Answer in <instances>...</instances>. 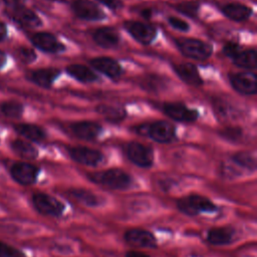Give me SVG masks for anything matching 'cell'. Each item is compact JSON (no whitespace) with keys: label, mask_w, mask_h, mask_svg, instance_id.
<instances>
[{"label":"cell","mask_w":257,"mask_h":257,"mask_svg":"<svg viewBox=\"0 0 257 257\" xmlns=\"http://www.w3.org/2000/svg\"><path fill=\"white\" fill-rule=\"evenodd\" d=\"M89 179L101 186L114 190H122L130 187L131 176L119 169H109L89 175Z\"/></svg>","instance_id":"obj_1"},{"label":"cell","mask_w":257,"mask_h":257,"mask_svg":"<svg viewBox=\"0 0 257 257\" xmlns=\"http://www.w3.org/2000/svg\"><path fill=\"white\" fill-rule=\"evenodd\" d=\"M177 206L180 211L190 216H195L203 212H214L217 209L210 199L200 195L183 197L178 201Z\"/></svg>","instance_id":"obj_2"},{"label":"cell","mask_w":257,"mask_h":257,"mask_svg":"<svg viewBox=\"0 0 257 257\" xmlns=\"http://www.w3.org/2000/svg\"><path fill=\"white\" fill-rule=\"evenodd\" d=\"M177 44L182 53L189 58L204 60L212 53V46L199 39L181 38L178 39Z\"/></svg>","instance_id":"obj_3"},{"label":"cell","mask_w":257,"mask_h":257,"mask_svg":"<svg viewBox=\"0 0 257 257\" xmlns=\"http://www.w3.org/2000/svg\"><path fill=\"white\" fill-rule=\"evenodd\" d=\"M125 153L127 158L137 166L142 168H149L153 165L154 155L152 150L140 143L132 142L126 146Z\"/></svg>","instance_id":"obj_4"},{"label":"cell","mask_w":257,"mask_h":257,"mask_svg":"<svg viewBox=\"0 0 257 257\" xmlns=\"http://www.w3.org/2000/svg\"><path fill=\"white\" fill-rule=\"evenodd\" d=\"M33 205L41 214L53 217L60 216L64 210V206L59 200L42 193L33 196Z\"/></svg>","instance_id":"obj_5"},{"label":"cell","mask_w":257,"mask_h":257,"mask_svg":"<svg viewBox=\"0 0 257 257\" xmlns=\"http://www.w3.org/2000/svg\"><path fill=\"white\" fill-rule=\"evenodd\" d=\"M124 26L125 29L131 33V35L143 44L151 43L156 37V29L147 23L138 21H126L124 23Z\"/></svg>","instance_id":"obj_6"},{"label":"cell","mask_w":257,"mask_h":257,"mask_svg":"<svg viewBox=\"0 0 257 257\" xmlns=\"http://www.w3.org/2000/svg\"><path fill=\"white\" fill-rule=\"evenodd\" d=\"M71 7L75 15L84 20H100L104 17L100 8L89 0H75Z\"/></svg>","instance_id":"obj_7"},{"label":"cell","mask_w":257,"mask_h":257,"mask_svg":"<svg viewBox=\"0 0 257 257\" xmlns=\"http://www.w3.org/2000/svg\"><path fill=\"white\" fill-rule=\"evenodd\" d=\"M124 239L128 244L139 248H154L157 245L155 236L144 229L135 228L126 231Z\"/></svg>","instance_id":"obj_8"},{"label":"cell","mask_w":257,"mask_h":257,"mask_svg":"<svg viewBox=\"0 0 257 257\" xmlns=\"http://www.w3.org/2000/svg\"><path fill=\"white\" fill-rule=\"evenodd\" d=\"M31 40L36 47L46 52L59 53L65 49V46L53 34L48 32L35 33Z\"/></svg>","instance_id":"obj_9"},{"label":"cell","mask_w":257,"mask_h":257,"mask_svg":"<svg viewBox=\"0 0 257 257\" xmlns=\"http://www.w3.org/2000/svg\"><path fill=\"white\" fill-rule=\"evenodd\" d=\"M164 110L171 118L179 121L191 122L196 120L199 115L196 109H190L186 105L179 102L165 103Z\"/></svg>","instance_id":"obj_10"},{"label":"cell","mask_w":257,"mask_h":257,"mask_svg":"<svg viewBox=\"0 0 257 257\" xmlns=\"http://www.w3.org/2000/svg\"><path fill=\"white\" fill-rule=\"evenodd\" d=\"M11 175L22 185H31L36 181L38 169L28 163H17L11 168Z\"/></svg>","instance_id":"obj_11"},{"label":"cell","mask_w":257,"mask_h":257,"mask_svg":"<svg viewBox=\"0 0 257 257\" xmlns=\"http://www.w3.org/2000/svg\"><path fill=\"white\" fill-rule=\"evenodd\" d=\"M232 86L244 94H254L257 90V78L254 73L241 72L231 76Z\"/></svg>","instance_id":"obj_12"},{"label":"cell","mask_w":257,"mask_h":257,"mask_svg":"<svg viewBox=\"0 0 257 257\" xmlns=\"http://www.w3.org/2000/svg\"><path fill=\"white\" fill-rule=\"evenodd\" d=\"M69 155L75 162L86 166H96L102 160V155L99 151L85 147L72 148L69 151Z\"/></svg>","instance_id":"obj_13"},{"label":"cell","mask_w":257,"mask_h":257,"mask_svg":"<svg viewBox=\"0 0 257 257\" xmlns=\"http://www.w3.org/2000/svg\"><path fill=\"white\" fill-rule=\"evenodd\" d=\"M149 135L158 143H169L175 138V128L166 120H158L150 125Z\"/></svg>","instance_id":"obj_14"},{"label":"cell","mask_w":257,"mask_h":257,"mask_svg":"<svg viewBox=\"0 0 257 257\" xmlns=\"http://www.w3.org/2000/svg\"><path fill=\"white\" fill-rule=\"evenodd\" d=\"M12 18L21 26L27 28H35L41 25L40 18L33 11L23 6L12 8Z\"/></svg>","instance_id":"obj_15"},{"label":"cell","mask_w":257,"mask_h":257,"mask_svg":"<svg viewBox=\"0 0 257 257\" xmlns=\"http://www.w3.org/2000/svg\"><path fill=\"white\" fill-rule=\"evenodd\" d=\"M90 63L95 69L106 74L109 77H117L121 73V67L118 62L110 57H96L93 58Z\"/></svg>","instance_id":"obj_16"},{"label":"cell","mask_w":257,"mask_h":257,"mask_svg":"<svg viewBox=\"0 0 257 257\" xmlns=\"http://www.w3.org/2000/svg\"><path fill=\"white\" fill-rule=\"evenodd\" d=\"M73 134L83 140H93L95 139L101 132V127L98 123L88 120L77 121L71 126Z\"/></svg>","instance_id":"obj_17"},{"label":"cell","mask_w":257,"mask_h":257,"mask_svg":"<svg viewBox=\"0 0 257 257\" xmlns=\"http://www.w3.org/2000/svg\"><path fill=\"white\" fill-rule=\"evenodd\" d=\"M175 71L180 78L186 83L194 86H199L203 83V80L196 68L192 63H182L175 66Z\"/></svg>","instance_id":"obj_18"},{"label":"cell","mask_w":257,"mask_h":257,"mask_svg":"<svg viewBox=\"0 0 257 257\" xmlns=\"http://www.w3.org/2000/svg\"><path fill=\"white\" fill-rule=\"evenodd\" d=\"M93 39L99 46L109 48L117 44L118 34L113 28L102 27L94 32Z\"/></svg>","instance_id":"obj_19"},{"label":"cell","mask_w":257,"mask_h":257,"mask_svg":"<svg viewBox=\"0 0 257 257\" xmlns=\"http://www.w3.org/2000/svg\"><path fill=\"white\" fill-rule=\"evenodd\" d=\"M234 237V231L230 227H216L208 232L207 240L213 245L229 244Z\"/></svg>","instance_id":"obj_20"},{"label":"cell","mask_w":257,"mask_h":257,"mask_svg":"<svg viewBox=\"0 0 257 257\" xmlns=\"http://www.w3.org/2000/svg\"><path fill=\"white\" fill-rule=\"evenodd\" d=\"M223 13L234 21H244L248 19L252 13L251 8L239 3H231L223 8Z\"/></svg>","instance_id":"obj_21"},{"label":"cell","mask_w":257,"mask_h":257,"mask_svg":"<svg viewBox=\"0 0 257 257\" xmlns=\"http://www.w3.org/2000/svg\"><path fill=\"white\" fill-rule=\"evenodd\" d=\"M58 74H59V71L56 69L44 68V69H38L31 72L30 78L36 84L43 87H48L54 81V79L57 77Z\"/></svg>","instance_id":"obj_22"},{"label":"cell","mask_w":257,"mask_h":257,"mask_svg":"<svg viewBox=\"0 0 257 257\" xmlns=\"http://www.w3.org/2000/svg\"><path fill=\"white\" fill-rule=\"evenodd\" d=\"M67 72L77 80L82 82H91L96 80V74L87 66L82 64H71L66 68Z\"/></svg>","instance_id":"obj_23"},{"label":"cell","mask_w":257,"mask_h":257,"mask_svg":"<svg viewBox=\"0 0 257 257\" xmlns=\"http://www.w3.org/2000/svg\"><path fill=\"white\" fill-rule=\"evenodd\" d=\"M15 130L20 135L31 141H41L45 138V132L40 126L35 124L22 123L16 125Z\"/></svg>","instance_id":"obj_24"},{"label":"cell","mask_w":257,"mask_h":257,"mask_svg":"<svg viewBox=\"0 0 257 257\" xmlns=\"http://www.w3.org/2000/svg\"><path fill=\"white\" fill-rule=\"evenodd\" d=\"M96 111L101 114L103 117L110 121H119L124 118L125 111L121 107H116L112 105H106V104H100L96 106Z\"/></svg>","instance_id":"obj_25"},{"label":"cell","mask_w":257,"mask_h":257,"mask_svg":"<svg viewBox=\"0 0 257 257\" xmlns=\"http://www.w3.org/2000/svg\"><path fill=\"white\" fill-rule=\"evenodd\" d=\"M12 150L21 158L35 159L37 157V150L29 143L21 140H16L11 144Z\"/></svg>","instance_id":"obj_26"},{"label":"cell","mask_w":257,"mask_h":257,"mask_svg":"<svg viewBox=\"0 0 257 257\" xmlns=\"http://www.w3.org/2000/svg\"><path fill=\"white\" fill-rule=\"evenodd\" d=\"M234 59L236 65L243 68L254 69L256 67V52L254 49L241 51Z\"/></svg>","instance_id":"obj_27"},{"label":"cell","mask_w":257,"mask_h":257,"mask_svg":"<svg viewBox=\"0 0 257 257\" xmlns=\"http://www.w3.org/2000/svg\"><path fill=\"white\" fill-rule=\"evenodd\" d=\"M76 200L88 206H95L98 204V198L90 191L84 189H73L70 193Z\"/></svg>","instance_id":"obj_28"},{"label":"cell","mask_w":257,"mask_h":257,"mask_svg":"<svg viewBox=\"0 0 257 257\" xmlns=\"http://www.w3.org/2000/svg\"><path fill=\"white\" fill-rule=\"evenodd\" d=\"M2 112L9 117H19L23 112V107L15 101H8L1 105Z\"/></svg>","instance_id":"obj_29"},{"label":"cell","mask_w":257,"mask_h":257,"mask_svg":"<svg viewBox=\"0 0 257 257\" xmlns=\"http://www.w3.org/2000/svg\"><path fill=\"white\" fill-rule=\"evenodd\" d=\"M234 161L239 164L240 166L242 167H245L247 169H251V170H254L256 168V162H255V159L254 157L249 154V153H246V152H240L238 154H236L234 157H233Z\"/></svg>","instance_id":"obj_30"},{"label":"cell","mask_w":257,"mask_h":257,"mask_svg":"<svg viewBox=\"0 0 257 257\" xmlns=\"http://www.w3.org/2000/svg\"><path fill=\"white\" fill-rule=\"evenodd\" d=\"M0 257H25V255L16 248L0 242Z\"/></svg>","instance_id":"obj_31"},{"label":"cell","mask_w":257,"mask_h":257,"mask_svg":"<svg viewBox=\"0 0 257 257\" xmlns=\"http://www.w3.org/2000/svg\"><path fill=\"white\" fill-rule=\"evenodd\" d=\"M17 56L18 58L25 62V63H29V62H32L35 58H36V54L35 52L30 49V48H26V47H21L17 50Z\"/></svg>","instance_id":"obj_32"},{"label":"cell","mask_w":257,"mask_h":257,"mask_svg":"<svg viewBox=\"0 0 257 257\" xmlns=\"http://www.w3.org/2000/svg\"><path fill=\"white\" fill-rule=\"evenodd\" d=\"M220 134L222 135L223 138H225L227 140L236 141L241 137L242 131L239 127H226Z\"/></svg>","instance_id":"obj_33"},{"label":"cell","mask_w":257,"mask_h":257,"mask_svg":"<svg viewBox=\"0 0 257 257\" xmlns=\"http://www.w3.org/2000/svg\"><path fill=\"white\" fill-rule=\"evenodd\" d=\"M168 20H169V23L174 28H176V29H178L180 31H188L189 30V24L186 21H184V20H182L180 18L172 16Z\"/></svg>","instance_id":"obj_34"},{"label":"cell","mask_w":257,"mask_h":257,"mask_svg":"<svg viewBox=\"0 0 257 257\" xmlns=\"http://www.w3.org/2000/svg\"><path fill=\"white\" fill-rule=\"evenodd\" d=\"M223 51L224 53L229 56V57H232V58H235L240 52H241V49H240V46L236 43H227L224 48H223Z\"/></svg>","instance_id":"obj_35"},{"label":"cell","mask_w":257,"mask_h":257,"mask_svg":"<svg viewBox=\"0 0 257 257\" xmlns=\"http://www.w3.org/2000/svg\"><path fill=\"white\" fill-rule=\"evenodd\" d=\"M178 9L185 14L188 15H193L196 13L197 11V5H195L194 3H182L181 5L178 6Z\"/></svg>","instance_id":"obj_36"},{"label":"cell","mask_w":257,"mask_h":257,"mask_svg":"<svg viewBox=\"0 0 257 257\" xmlns=\"http://www.w3.org/2000/svg\"><path fill=\"white\" fill-rule=\"evenodd\" d=\"M99 2H101L102 4H104L105 6H107L110 9H117L121 6V3L119 0H98Z\"/></svg>","instance_id":"obj_37"},{"label":"cell","mask_w":257,"mask_h":257,"mask_svg":"<svg viewBox=\"0 0 257 257\" xmlns=\"http://www.w3.org/2000/svg\"><path fill=\"white\" fill-rule=\"evenodd\" d=\"M4 1L11 8H16V7H19V6H23V3H24V0H4Z\"/></svg>","instance_id":"obj_38"},{"label":"cell","mask_w":257,"mask_h":257,"mask_svg":"<svg viewBox=\"0 0 257 257\" xmlns=\"http://www.w3.org/2000/svg\"><path fill=\"white\" fill-rule=\"evenodd\" d=\"M125 257H150V256L141 251H128L125 254Z\"/></svg>","instance_id":"obj_39"},{"label":"cell","mask_w":257,"mask_h":257,"mask_svg":"<svg viewBox=\"0 0 257 257\" xmlns=\"http://www.w3.org/2000/svg\"><path fill=\"white\" fill-rule=\"evenodd\" d=\"M6 33H7L6 26L3 23H0V40L4 39V37L6 36Z\"/></svg>","instance_id":"obj_40"},{"label":"cell","mask_w":257,"mask_h":257,"mask_svg":"<svg viewBox=\"0 0 257 257\" xmlns=\"http://www.w3.org/2000/svg\"><path fill=\"white\" fill-rule=\"evenodd\" d=\"M5 62H6V56H5V54L0 50V68L5 64Z\"/></svg>","instance_id":"obj_41"}]
</instances>
